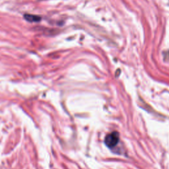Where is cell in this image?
Wrapping results in <instances>:
<instances>
[{
	"instance_id": "obj_2",
	"label": "cell",
	"mask_w": 169,
	"mask_h": 169,
	"mask_svg": "<svg viewBox=\"0 0 169 169\" xmlns=\"http://www.w3.org/2000/svg\"><path fill=\"white\" fill-rule=\"evenodd\" d=\"M25 18L26 19H27L30 22H37L38 21L40 18L38 17H36L35 15H25Z\"/></svg>"
},
{
	"instance_id": "obj_1",
	"label": "cell",
	"mask_w": 169,
	"mask_h": 169,
	"mask_svg": "<svg viewBox=\"0 0 169 169\" xmlns=\"http://www.w3.org/2000/svg\"><path fill=\"white\" fill-rule=\"evenodd\" d=\"M120 141V135L117 131H113L108 134L104 139V143L110 149L117 145Z\"/></svg>"
}]
</instances>
